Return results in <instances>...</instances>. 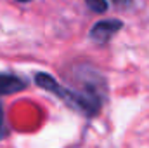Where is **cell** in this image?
<instances>
[{
  "label": "cell",
  "instance_id": "obj_2",
  "mask_svg": "<svg viewBox=\"0 0 149 148\" xmlns=\"http://www.w3.org/2000/svg\"><path fill=\"white\" fill-rule=\"evenodd\" d=\"M121 28H123V23L120 19H104V21L95 23L90 28V38L94 42H97V44H106Z\"/></svg>",
  "mask_w": 149,
  "mask_h": 148
},
{
  "label": "cell",
  "instance_id": "obj_7",
  "mask_svg": "<svg viewBox=\"0 0 149 148\" xmlns=\"http://www.w3.org/2000/svg\"><path fill=\"white\" fill-rule=\"evenodd\" d=\"M17 2H23V4H26V2H31V0H17Z\"/></svg>",
  "mask_w": 149,
  "mask_h": 148
},
{
  "label": "cell",
  "instance_id": "obj_4",
  "mask_svg": "<svg viewBox=\"0 0 149 148\" xmlns=\"http://www.w3.org/2000/svg\"><path fill=\"white\" fill-rule=\"evenodd\" d=\"M85 4L94 12H106L108 11V2L106 0H85Z\"/></svg>",
  "mask_w": 149,
  "mask_h": 148
},
{
  "label": "cell",
  "instance_id": "obj_6",
  "mask_svg": "<svg viewBox=\"0 0 149 148\" xmlns=\"http://www.w3.org/2000/svg\"><path fill=\"white\" fill-rule=\"evenodd\" d=\"M111 2L113 4H116V5H125V7L132 4V0H111Z\"/></svg>",
  "mask_w": 149,
  "mask_h": 148
},
{
  "label": "cell",
  "instance_id": "obj_5",
  "mask_svg": "<svg viewBox=\"0 0 149 148\" xmlns=\"http://www.w3.org/2000/svg\"><path fill=\"white\" fill-rule=\"evenodd\" d=\"M7 136V124H5V117H3V106L0 103V140H3Z\"/></svg>",
  "mask_w": 149,
  "mask_h": 148
},
{
  "label": "cell",
  "instance_id": "obj_3",
  "mask_svg": "<svg viewBox=\"0 0 149 148\" xmlns=\"http://www.w3.org/2000/svg\"><path fill=\"white\" fill-rule=\"evenodd\" d=\"M28 82L10 73H0V94H14L26 89Z\"/></svg>",
  "mask_w": 149,
  "mask_h": 148
},
{
  "label": "cell",
  "instance_id": "obj_1",
  "mask_svg": "<svg viewBox=\"0 0 149 148\" xmlns=\"http://www.w3.org/2000/svg\"><path fill=\"white\" fill-rule=\"evenodd\" d=\"M35 84L38 87L56 94L57 98H61L63 101H66L70 106H73L76 110H80L87 117H94L101 111L102 105V92L97 89V84H90L87 85L83 91H74L63 87L52 75L49 73H37L35 75Z\"/></svg>",
  "mask_w": 149,
  "mask_h": 148
}]
</instances>
